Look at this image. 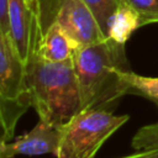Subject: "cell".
Instances as JSON below:
<instances>
[{"label":"cell","mask_w":158,"mask_h":158,"mask_svg":"<svg viewBox=\"0 0 158 158\" xmlns=\"http://www.w3.org/2000/svg\"><path fill=\"white\" fill-rule=\"evenodd\" d=\"M26 69L31 106L40 120L63 128L81 111L72 58L64 62H47L33 52Z\"/></svg>","instance_id":"6da1fadb"},{"label":"cell","mask_w":158,"mask_h":158,"mask_svg":"<svg viewBox=\"0 0 158 158\" xmlns=\"http://www.w3.org/2000/svg\"><path fill=\"white\" fill-rule=\"evenodd\" d=\"M81 110L105 109L126 95L121 72L128 70L125 44L110 38L78 47L73 52Z\"/></svg>","instance_id":"7a4b0ae2"},{"label":"cell","mask_w":158,"mask_h":158,"mask_svg":"<svg viewBox=\"0 0 158 158\" xmlns=\"http://www.w3.org/2000/svg\"><path fill=\"white\" fill-rule=\"evenodd\" d=\"M128 115H114L105 109L81 110L60 128L57 158H94L101 146L123 123Z\"/></svg>","instance_id":"3957f363"},{"label":"cell","mask_w":158,"mask_h":158,"mask_svg":"<svg viewBox=\"0 0 158 158\" xmlns=\"http://www.w3.org/2000/svg\"><path fill=\"white\" fill-rule=\"evenodd\" d=\"M42 7H46V10L42 9L43 30L51 22L58 23L74 48L107 38L83 0H44Z\"/></svg>","instance_id":"277c9868"},{"label":"cell","mask_w":158,"mask_h":158,"mask_svg":"<svg viewBox=\"0 0 158 158\" xmlns=\"http://www.w3.org/2000/svg\"><path fill=\"white\" fill-rule=\"evenodd\" d=\"M26 75V65L20 59L9 35L0 27V95L12 100L30 98Z\"/></svg>","instance_id":"5b68a950"},{"label":"cell","mask_w":158,"mask_h":158,"mask_svg":"<svg viewBox=\"0 0 158 158\" xmlns=\"http://www.w3.org/2000/svg\"><path fill=\"white\" fill-rule=\"evenodd\" d=\"M60 139V128H57L42 120L27 133L6 143L0 158H14L15 156H57Z\"/></svg>","instance_id":"8992f818"},{"label":"cell","mask_w":158,"mask_h":158,"mask_svg":"<svg viewBox=\"0 0 158 158\" xmlns=\"http://www.w3.org/2000/svg\"><path fill=\"white\" fill-rule=\"evenodd\" d=\"M36 22L33 11L26 0L9 2V37L22 63L27 67L35 41Z\"/></svg>","instance_id":"52a82bcc"},{"label":"cell","mask_w":158,"mask_h":158,"mask_svg":"<svg viewBox=\"0 0 158 158\" xmlns=\"http://www.w3.org/2000/svg\"><path fill=\"white\" fill-rule=\"evenodd\" d=\"M74 49L72 41L60 26L56 22H51L44 28L43 36L35 43L32 53L36 52L47 62H64L73 57Z\"/></svg>","instance_id":"ba28073f"},{"label":"cell","mask_w":158,"mask_h":158,"mask_svg":"<svg viewBox=\"0 0 158 158\" xmlns=\"http://www.w3.org/2000/svg\"><path fill=\"white\" fill-rule=\"evenodd\" d=\"M138 27H142L138 14L125 0H121L109 19L106 37L125 44Z\"/></svg>","instance_id":"9c48e42d"},{"label":"cell","mask_w":158,"mask_h":158,"mask_svg":"<svg viewBox=\"0 0 158 158\" xmlns=\"http://www.w3.org/2000/svg\"><path fill=\"white\" fill-rule=\"evenodd\" d=\"M30 106V98L12 100L0 95V153L12 138L20 117Z\"/></svg>","instance_id":"30bf717a"},{"label":"cell","mask_w":158,"mask_h":158,"mask_svg":"<svg viewBox=\"0 0 158 158\" xmlns=\"http://www.w3.org/2000/svg\"><path fill=\"white\" fill-rule=\"evenodd\" d=\"M126 94H135L153 101L158 106V77H143L133 72H121Z\"/></svg>","instance_id":"8fae6325"},{"label":"cell","mask_w":158,"mask_h":158,"mask_svg":"<svg viewBox=\"0 0 158 158\" xmlns=\"http://www.w3.org/2000/svg\"><path fill=\"white\" fill-rule=\"evenodd\" d=\"M132 148L136 151L158 149V122L142 126L132 137Z\"/></svg>","instance_id":"7c38bea8"},{"label":"cell","mask_w":158,"mask_h":158,"mask_svg":"<svg viewBox=\"0 0 158 158\" xmlns=\"http://www.w3.org/2000/svg\"><path fill=\"white\" fill-rule=\"evenodd\" d=\"M93 11L104 35L107 32V22L121 0H83Z\"/></svg>","instance_id":"4fadbf2b"},{"label":"cell","mask_w":158,"mask_h":158,"mask_svg":"<svg viewBox=\"0 0 158 158\" xmlns=\"http://www.w3.org/2000/svg\"><path fill=\"white\" fill-rule=\"evenodd\" d=\"M139 16L141 26L158 22V0H125Z\"/></svg>","instance_id":"5bb4252c"},{"label":"cell","mask_w":158,"mask_h":158,"mask_svg":"<svg viewBox=\"0 0 158 158\" xmlns=\"http://www.w3.org/2000/svg\"><path fill=\"white\" fill-rule=\"evenodd\" d=\"M9 2L10 0H0V27L9 35Z\"/></svg>","instance_id":"9a60e30c"},{"label":"cell","mask_w":158,"mask_h":158,"mask_svg":"<svg viewBox=\"0 0 158 158\" xmlns=\"http://www.w3.org/2000/svg\"><path fill=\"white\" fill-rule=\"evenodd\" d=\"M158 157V149L157 151H137L133 154L122 157V158H154Z\"/></svg>","instance_id":"2e32d148"},{"label":"cell","mask_w":158,"mask_h":158,"mask_svg":"<svg viewBox=\"0 0 158 158\" xmlns=\"http://www.w3.org/2000/svg\"><path fill=\"white\" fill-rule=\"evenodd\" d=\"M32 11H42V0H26Z\"/></svg>","instance_id":"e0dca14e"},{"label":"cell","mask_w":158,"mask_h":158,"mask_svg":"<svg viewBox=\"0 0 158 158\" xmlns=\"http://www.w3.org/2000/svg\"><path fill=\"white\" fill-rule=\"evenodd\" d=\"M154 158H158V157H154Z\"/></svg>","instance_id":"ac0fdd59"}]
</instances>
